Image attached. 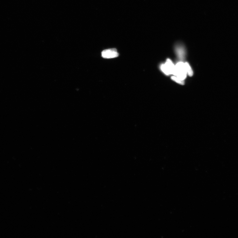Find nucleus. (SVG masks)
<instances>
[{
  "label": "nucleus",
  "instance_id": "obj_5",
  "mask_svg": "<svg viewBox=\"0 0 238 238\" xmlns=\"http://www.w3.org/2000/svg\"><path fill=\"white\" fill-rule=\"evenodd\" d=\"M185 64L187 73V74L190 77H192V76L193 75L194 73L191 66H190L189 63L187 62H185Z\"/></svg>",
  "mask_w": 238,
  "mask_h": 238
},
{
  "label": "nucleus",
  "instance_id": "obj_4",
  "mask_svg": "<svg viewBox=\"0 0 238 238\" xmlns=\"http://www.w3.org/2000/svg\"><path fill=\"white\" fill-rule=\"evenodd\" d=\"M175 49L178 57L181 59H183L185 55V48L183 45L180 42L178 43L176 45Z\"/></svg>",
  "mask_w": 238,
  "mask_h": 238
},
{
  "label": "nucleus",
  "instance_id": "obj_6",
  "mask_svg": "<svg viewBox=\"0 0 238 238\" xmlns=\"http://www.w3.org/2000/svg\"><path fill=\"white\" fill-rule=\"evenodd\" d=\"M171 79L174 81L181 85H184L185 83L184 80H181L179 78L176 77V76H172L171 77Z\"/></svg>",
  "mask_w": 238,
  "mask_h": 238
},
{
  "label": "nucleus",
  "instance_id": "obj_1",
  "mask_svg": "<svg viewBox=\"0 0 238 238\" xmlns=\"http://www.w3.org/2000/svg\"><path fill=\"white\" fill-rule=\"evenodd\" d=\"M160 68L163 72L167 75H175V65L170 59H167L165 64H161Z\"/></svg>",
  "mask_w": 238,
  "mask_h": 238
},
{
  "label": "nucleus",
  "instance_id": "obj_3",
  "mask_svg": "<svg viewBox=\"0 0 238 238\" xmlns=\"http://www.w3.org/2000/svg\"><path fill=\"white\" fill-rule=\"evenodd\" d=\"M102 56L103 58L111 59L117 57L119 54L116 48L109 49L104 50L102 52Z\"/></svg>",
  "mask_w": 238,
  "mask_h": 238
},
{
  "label": "nucleus",
  "instance_id": "obj_2",
  "mask_svg": "<svg viewBox=\"0 0 238 238\" xmlns=\"http://www.w3.org/2000/svg\"><path fill=\"white\" fill-rule=\"evenodd\" d=\"M187 75L185 63L180 62L176 64L175 76L181 80H184L187 77Z\"/></svg>",
  "mask_w": 238,
  "mask_h": 238
}]
</instances>
